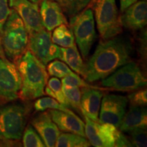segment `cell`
Here are the masks:
<instances>
[{
    "label": "cell",
    "instance_id": "obj_26",
    "mask_svg": "<svg viewBox=\"0 0 147 147\" xmlns=\"http://www.w3.org/2000/svg\"><path fill=\"white\" fill-rule=\"evenodd\" d=\"M23 144L25 147H45V143L32 125H28L23 134Z\"/></svg>",
    "mask_w": 147,
    "mask_h": 147
},
{
    "label": "cell",
    "instance_id": "obj_14",
    "mask_svg": "<svg viewBox=\"0 0 147 147\" xmlns=\"http://www.w3.org/2000/svg\"><path fill=\"white\" fill-rule=\"evenodd\" d=\"M122 27L131 31L142 29L147 23V3L141 0L129 6L120 16Z\"/></svg>",
    "mask_w": 147,
    "mask_h": 147
},
{
    "label": "cell",
    "instance_id": "obj_34",
    "mask_svg": "<svg viewBox=\"0 0 147 147\" xmlns=\"http://www.w3.org/2000/svg\"><path fill=\"white\" fill-rule=\"evenodd\" d=\"M16 1H18V0H9V4H10V6L12 7ZM29 1H32V2L35 3H39L40 1H41V0H29Z\"/></svg>",
    "mask_w": 147,
    "mask_h": 147
},
{
    "label": "cell",
    "instance_id": "obj_30",
    "mask_svg": "<svg viewBox=\"0 0 147 147\" xmlns=\"http://www.w3.org/2000/svg\"><path fill=\"white\" fill-rule=\"evenodd\" d=\"M130 106H146L147 104V91L146 89L136 90L127 95Z\"/></svg>",
    "mask_w": 147,
    "mask_h": 147
},
{
    "label": "cell",
    "instance_id": "obj_13",
    "mask_svg": "<svg viewBox=\"0 0 147 147\" xmlns=\"http://www.w3.org/2000/svg\"><path fill=\"white\" fill-rule=\"evenodd\" d=\"M31 124L39 134L45 146H55L57 139L61 134L60 130L53 122L47 111H41V113L35 116Z\"/></svg>",
    "mask_w": 147,
    "mask_h": 147
},
{
    "label": "cell",
    "instance_id": "obj_17",
    "mask_svg": "<svg viewBox=\"0 0 147 147\" xmlns=\"http://www.w3.org/2000/svg\"><path fill=\"white\" fill-rule=\"evenodd\" d=\"M103 93L98 89L93 87H84L81 91L80 110L82 115L95 122L99 123L101 101Z\"/></svg>",
    "mask_w": 147,
    "mask_h": 147
},
{
    "label": "cell",
    "instance_id": "obj_24",
    "mask_svg": "<svg viewBox=\"0 0 147 147\" xmlns=\"http://www.w3.org/2000/svg\"><path fill=\"white\" fill-rule=\"evenodd\" d=\"M34 106L35 110L39 112L45 111L47 109H54L61 110L70 114H75L69 108L65 107L53 97H46L38 99L35 102Z\"/></svg>",
    "mask_w": 147,
    "mask_h": 147
},
{
    "label": "cell",
    "instance_id": "obj_29",
    "mask_svg": "<svg viewBox=\"0 0 147 147\" xmlns=\"http://www.w3.org/2000/svg\"><path fill=\"white\" fill-rule=\"evenodd\" d=\"M61 84L63 85H67V86H71V87H93L95 88V89H98L101 90L100 88H97L93 86H91V84H88L87 82H86L83 79H82L79 76L76 74L71 72L69 74H67V76H64L63 78H62L61 80Z\"/></svg>",
    "mask_w": 147,
    "mask_h": 147
},
{
    "label": "cell",
    "instance_id": "obj_9",
    "mask_svg": "<svg viewBox=\"0 0 147 147\" xmlns=\"http://www.w3.org/2000/svg\"><path fill=\"white\" fill-rule=\"evenodd\" d=\"M84 121V133L90 144L95 147L116 146L121 131L117 127L109 123L95 122L82 115Z\"/></svg>",
    "mask_w": 147,
    "mask_h": 147
},
{
    "label": "cell",
    "instance_id": "obj_16",
    "mask_svg": "<svg viewBox=\"0 0 147 147\" xmlns=\"http://www.w3.org/2000/svg\"><path fill=\"white\" fill-rule=\"evenodd\" d=\"M47 112L60 131L78 134L85 137V124L75 114L54 109H49Z\"/></svg>",
    "mask_w": 147,
    "mask_h": 147
},
{
    "label": "cell",
    "instance_id": "obj_28",
    "mask_svg": "<svg viewBox=\"0 0 147 147\" xmlns=\"http://www.w3.org/2000/svg\"><path fill=\"white\" fill-rule=\"evenodd\" d=\"M130 142L132 146L144 147L146 146V129H136L128 132Z\"/></svg>",
    "mask_w": 147,
    "mask_h": 147
},
{
    "label": "cell",
    "instance_id": "obj_6",
    "mask_svg": "<svg viewBox=\"0 0 147 147\" xmlns=\"http://www.w3.org/2000/svg\"><path fill=\"white\" fill-rule=\"evenodd\" d=\"M69 26L82 57L86 59L97 38L95 18L91 9L87 7L85 10L71 16Z\"/></svg>",
    "mask_w": 147,
    "mask_h": 147
},
{
    "label": "cell",
    "instance_id": "obj_4",
    "mask_svg": "<svg viewBox=\"0 0 147 147\" xmlns=\"http://www.w3.org/2000/svg\"><path fill=\"white\" fill-rule=\"evenodd\" d=\"M87 7L93 12L102 40L110 39L122 32L116 0H91Z\"/></svg>",
    "mask_w": 147,
    "mask_h": 147
},
{
    "label": "cell",
    "instance_id": "obj_31",
    "mask_svg": "<svg viewBox=\"0 0 147 147\" xmlns=\"http://www.w3.org/2000/svg\"><path fill=\"white\" fill-rule=\"evenodd\" d=\"M8 0H0V33L2 32L4 24L10 14Z\"/></svg>",
    "mask_w": 147,
    "mask_h": 147
},
{
    "label": "cell",
    "instance_id": "obj_1",
    "mask_svg": "<svg viewBox=\"0 0 147 147\" xmlns=\"http://www.w3.org/2000/svg\"><path fill=\"white\" fill-rule=\"evenodd\" d=\"M133 53L134 46L127 38L117 36L102 40L84 64L82 77L89 82L104 79L131 61Z\"/></svg>",
    "mask_w": 147,
    "mask_h": 147
},
{
    "label": "cell",
    "instance_id": "obj_15",
    "mask_svg": "<svg viewBox=\"0 0 147 147\" xmlns=\"http://www.w3.org/2000/svg\"><path fill=\"white\" fill-rule=\"evenodd\" d=\"M40 14L44 28L51 32L62 24L68 25L59 3L54 0H41Z\"/></svg>",
    "mask_w": 147,
    "mask_h": 147
},
{
    "label": "cell",
    "instance_id": "obj_2",
    "mask_svg": "<svg viewBox=\"0 0 147 147\" xmlns=\"http://www.w3.org/2000/svg\"><path fill=\"white\" fill-rule=\"evenodd\" d=\"M21 78L19 97L33 100L45 95V89L49 79L46 65L28 49L14 62Z\"/></svg>",
    "mask_w": 147,
    "mask_h": 147
},
{
    "label": "cell",
    "instance_id": "obj_10",
    "mask_svg": "<svg viewBox=\"0 0 147 147\" xmlns=\"http://www.w3.org/2000/svg\"><path fill=\"white\" fill-rule=\"evenodd\" d=\"M27 49L45 65L59 55V47L53 43L51 32L45 29L29 34Z\"/></svg>",
    "mask_w": 147,
    "mask_h": 147
},
{
    "label": "cell",
    "instance_id": "obj_32",
    "mask_svg": "<svg viewBox=\"0 0 147 147\" xmlns=\"http://www.w3.org/2000/svg\"><path fill=\"white\" fill-rule=\"evenodd\" d=\"M138 0H120L121 12H123L129 6L136 2Z\"/></svg>",
    "mask_w": 147,
    "mask_h": 147
},
{
    "label": "cell",
    "instance_id": "obj_19",
    "mask_svg": "<svg viewBox=\"0 0 147 147\" xmlns=\"http://www.w3.org/2000/svg\"><path fill=\"white\" fill-rule=\"evenodd\" d=\"M75 72L83 75L84 64L76 45L69 48L59 47V58Z\"/></svg>",
    "mask_w": 147,
    "mask_h": 147
},
{
    "label": "cell",
    "instance_id": "obj_20",
    "mask_svg": "<svg viewBox=\"0 0 147 147\" xmlns=\"http://www.w3.org/2000/svg\"><path fill=\"white\" fill-rule=\"evenodd\" d=\"M51 39L53 43L60 47L69 48L76 45L72 31L66 24H62L55 29Z\"/></svg>",
    "mask_w": 147,
    "mask_h": 147
},
{
    "label": "cell",
    "instance_id": "obj_11",
    "mask_svg": "<svg viewBox=\"0 0 147 147\" xmlns=\"http://www.w3.org/2000/svg\"><path fill=\"white\" fill-rule=\"evenodd\" d=\"M102 97L100 113H99V123L112 124L119 128L126 113L127 97L115 94H106Z\"/></svg>",
    "mask_w": 147,
    "mask_h": 147
},
{
    "label": "cell",
    "instance_id": "obj_3",
    "mask_svg": "<svg viewBox=\"0 0 147 147\" xmlns=\"http://www.w3.org/2000/svg\"><path fill=\"white\" fill-rule=\"evenodd\" d=\"M5 57L14 63L27 50L29 34L17 12L12 9L1 34Z\"/></svg>",
    "mask_w": 147,
    "mask_h": 147
},
{
    "label": "cell",
    "instance_id": "obj_22",
    "mask_svg": "<svg viewBox=\"0 0 147 147\" xmlns=\"http://www.w3.org/2000/svg\"><path fill=\"white\" fill-rule=\"evenodd\" d=\"M45 94L52 97L60 104L67 108H71V106L65 98L63 92L62 91V84L59 79L57 77L50 78L47 82V86L45 89Z\"/></svg>",
    "mask_w": 147,
    "mask_h": 147
},
{
    "label": "cell",
    "instance_id": "obj_25",
    "mask_svg": "<svg viewBox=\"0 0 147 147\" xmlns=\"http://www.w3.org/2000/svg\"><path fill=\"white\" fill-rule=\"evenodd\" d=\"M62 91L71 108H74L77 113L82 114L80 110L81 90L80 89V88L62 84Z\"/></svg>",
    "mask_w": 147,
    "mask_h": 147
},
{
    "label": "cell",
    "instance_id": "obj_5",
    "mask_svg": "<svg viewBox=\"0 0 147 147\" xmlns=\"http://www.w3.org/2000/svg\"><path fill=\"white\" fill-rule=\"evenodd\" d=\"M147 80L139 65L130 61L121 66L110 76L102 79L103 87L116 91L131 92L144 87Z\"/></svg>",
    "mask_w": 147,
    "mask_h": 147
},
{
    "label": "cell",
    "instance_id": "obj_23",
    "mask_svg": "<svg viewBox=\"0 0 147 147\" xmlns=\"http://www.w3.org/2000/svg\"><path fill=\"white\" fill-rule=\"evenodd\" d=\"M59 3L63 13L72 16L87 7L91 0H54Z\"/></svg>",
    "mask_w": 147,
    "mask_h": 147
},
{
    "label": "cell",
    "instance_id": "obj_21",
    "mask_svg": "<svg viewBox=\"0 0 147 147\" xmlns=\"http://www.w3.org/2000/svg\"><path fill=\"white\" fill-rule=\"evenodd\" d=\"M91 146L86 137L72 133L60 134L56 142L57 147H88Z\"/></svg>",
    "mask_w": 147,
    "mask_h": 147
},
{
    "label": "cell",
    "instance_id": "obj_33",
    "mask_svg": "<svg viewBox=\"0 0 147 147\" xmlns=\"http://www.w3.org/2000/svg\"><path fill=\"white\" fill-rule=\"evenodd\" d=\"M0 58H3V59L6 58V57H5V55L4 53V51H3V49L2 42H1V33H0Z\"/></svg>",
    "mask_w": 147,
    "mask_h": 147
},
{
    "label": "cell",
    "instance_id": "obj_35",
    "mask_svg": "<svg viewBox=\"0 0 147 147\" xmlns=\"http://www.w3.org/2000/svg\"><path fill=\"white\" fill-rule=\"evenodd\" d=\"M144 1H146V0H144Z\"/></svg>",
    "mask_w": 147,
    "mask_h": 147
},
{
    "label": "cell",
    "instance_id": "obj_12",
    "mask_svg": "<svg viewBox=\"0 0 147 147\" xmlns=\"http://www.w3.org/2000/svg\"><path fill=\"white\" fill-rule=\"evenodd\" d=\"M12 8L21 18L28 34L45 29L42 23L38 3H33L29 0H18Z\"/></svg>",
    "mask_w": 147,
    "mask_h": 147
},
{
    "label": "cell",
    "instance_id": "obj_8",
    "mask_svg": "<svg viewBox=\"0 0 147 147\" xmlns=\"http://www.w3.org/2000/svg\"><path fill=\"white\" fill-rule=\"evenodd\" d=\"M21 89V78L15 64L7 58H0V102L17 99Z\"/></svg>",
    "mask_w": 147,
    "mask_h": 147
},
{
    "label": "cell",
    "instance_id": "obj_27",
    "mask_svg": "<svg viewBox=\"0 0 147 147\" xmlns=\"http://www.w3.org/2000/svg\"><path fill=\"white\" fill-rule=\"evenodd\" d=\"M48 74L51 76L62 78L67 74L72 72L71 69L63 61L55 60L47 64Z\"/></svg>",
    "mask_w": 147,
    "mask_h": 147
},
{
    "label": "cell",
    "instance_id": "obj_7",
    "mask_svg": "<svg viewBox=\"0 0 147 147\" xmlns=\"http://www.w3.org/2000/svg\"><path fill=\"white\" fill-rule=\"evenodd\" d=\"M26 124V110L21 104H10L0 109V138L21 139Z\"/></svg>",
    "mask_w": 147,
    "mask_h": 147
},
{
    "label": "cell",
    "instance_id": "obj_18",
    "mask_svg": "<svg viewBox=\"0 0 147 147\" xmlns=\"http://www.w3.org/2000/svg\"><path fill=\"white\" fill-rule=\"evenodd\" d=\"M147 112L145 106H130L129 110L125 114L119 129L124 133L136 129H146Z\"/></svg>",
    "mask_w": 147,
    "mask_h": 147
}]
</instances>
